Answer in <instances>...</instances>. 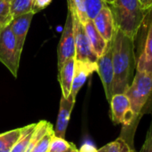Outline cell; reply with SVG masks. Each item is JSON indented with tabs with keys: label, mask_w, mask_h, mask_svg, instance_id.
<instances>
[{
	"label": "cell",
	"mask_w": 152,
	"mask_h": 152,
	"mask_svg": "<svg viewBox=\"0 0 152 152\" xmlns=\"http://www.w3.org/2000/svg\"><path fill=\"white\" fill-rule=\"evenodd\" d=\"M114 86L113 95L125 94L133 82L136 69L134 39L116 28L112 39Z\"/></svg>",
	"instance_id": "obj_1"
},
{
	"label": "cell",
	"mask_w": 152,
	"mask_h": 152,
	"mask_svg": "<svg viewBox=\"0 0 152 152\" xmlns=\"http://www.w3.org/2000/svg\"><path fill=\"white\" fill-rule=\"evenodd\" d=\"M133 114V124L131 129V138L134 135L136 126L142 116L150 112L152 106V75L136 71L132 84L125 91Z\"/></svg>",
	"instance_id": "obj_2"
},
{
	"label": "cell",
	"mask_w": 152,
	"mask_h": 152,
	"mask_svg": "<svg viewBox=\"0 0 152 152\" xmlns=\"http://www.w3.org/2000/svg\"><path fill=\"white\" fill-rule=\"evenodd\" d=\"M109 7L116 28L135 39L148 13L142 10L139 0H115Z\"/></svg>",
	"instance_id": "obj_3"
},
{
	"label": "cell",
	"mask_w": 152,
	"mask_h": 152,
	"mask_svg": "<svg viewBox=\"0 0 152 152\" xmlns=\"http://www.w3.org/2000/svg\"><path fill=\"white\" fill-rule=\"evenodd\" d=\"M22 51L18 47L16 39L10 28L5 26L0 29V62L16 78Z\"/></svg>",
	"instance_id": "obj_4"
},
{
	"label": "cell",
	"mask_w": 152,
	"mask_h": 152,
	"mask_svg": "<svg viewBox=\"0 0 152 152\" xmlns=\"http://www.w3.org/2000/svg\"><path fill=\"white\" fill-rule=\"evenodd\" d=\"M71 9L73 20V31H74V41H75V61H89L97 63L98 56L94 53L90 40L86 35L83 24L80 21L73 9L68 5Z\"/></svg>",
	"instance_id": "obj_5"
},
{
	"label": "cell",
	"mask_w": 152,
	"mask_h": 152,
	"mask_svg": "<svg viewBox=\"0 0 152 152\" xmlns=\"http://www.w3.org/2000/svg\"><path fill=\"white\" fill-rule=\"evenodd\" d=\"M72 58L75 59V41L73 14L68 8L65 28L57 46V69H59L67 60Z\"/></svg>",
	"instance_id": "obj_6"
},
{
	"label": "cell",
	"mask_w": 152,
	"mask_h": 152,
	"mask_svg": "<svg viewBox=\"0 0 152 152\" xmlns=\"http://www.w3.org/2000/svg\"><path fill=\"white\" fill-rule=\"evenodd\" d=\"M113 49L112 40L108 43L107 48L103 54L98 58L97 61V72L102 82L106 98L108 102L113 97V86H114V68H113Z\"/></svg>",
	"instance_id": "obj_7"
},
{
	"label": "cell",
	"mask_w": 152,
	"mask_h": 152,
	"mask_svg": "<svg viewBox=\"0 0 152 152\" xmlns=\"http://www.w3.org/2000/svg\"><path fill=\"white\" fill-rule=\"evenodd\" d=\"M92 21L97 30L108 43L113 39L116 31V26L111 9L108 4H106L100 10Z\"/></svg>",
	"instance_id": "obj_8"
},
{
	"label": "cell",
	"mask_w": 152,
	"mask_h": 152,
	"mask_svg": "<svg viewBox=\"0 0 152 152\" xmlns=\"http://www.w3.org/2000/svg\"><path fill=\"white\" fill-rule=\"evenodd\" d=\"M95 71H97V63L75 61L74 76H73L71 93L68 98L75 100L78 92L82 87L87 78Z\"/></svg>",
	"instance_id": "obj_9"
},
{
	"label": "cell",
	"mask_w": 152,
	"mask_h": 152,
	"mask_svg": "<svg viewBox=\"0 0 152 152\" xmlns=\"http://www.w3.org/2000/svg\"><path fill=\"white\" fill-rule=\"evenodd\" d=\"M74 103H75L74 99H71V98L66 99L63 95H61L60 104H59V112L57 115L56 127L54 129L55 136L65 139L68 123L70 120V116L73 111Z\"/></svg>",
	"instance_id": "obj_10"
},
{
	"label": "cell",
	"mask_w": 152,
	"mask_h": 152,
	"mask_svg": "<svg viewBox=\"0 0 152 152\" xmlns=\"http://www.w3.org/2000/svg\"><path fill=\"white\" fill-rule=\"evenodd\" d=\"M148 32L141 53L136 57V71L152 75V12Z\"/></svg>",
	"instance_id": "obj_11"
},
{
	"label": "cell",
	"mask_w": 152,
	"mask_h": 152,
	"mask_svg": "<svg viewBox=\"0 0 152 152\" xmlns=\"http://www.w3.org/2000/svg\"><path fill=\"white\" fill-rule=\"evenodd\" d=\"M33 16V12H28L22 15L16 16L12 20V21L9 24L10 28L16 39L18 47L21 51L23 50L26 37L30 29V26Z\"/></svg>",
	"instance_id": "obj_12"
},
{
	"label": "cell",
	"mask_w": 152,
	"mask_h": 152,
	"mask_svg": "<svg viewBox=\"0 0 152 152\" xmlns=\"http://www.w3.org/2000/svg\"><path fill=\"white\" fill-rule=\"evenodd\" d=\"M109 103L112 121L115 124H123L125 115L131 111L129 99L125 94H117L113 95Z\"/></svg>",
	"instance_id": "obj_13"
},
{
	"label": "cell",
	"mask_w": 152,
	"mask_h": 152,
	"mask_svg": "<svg viewBox=\"0 0 152 152\" xmlns=\"http://www.w3.org/2000/svg\"><path fill=\"white\" fill-rule=\"evenodd\" d=\"M74 66L75 59L72 58L67 60L58 69V81L60 83L62 95L66 99L69 97L72 89L74 76Z\"/></svg>",
	"instance_id": "obj_14"
},
{
	"label": "cell",
	"mask_w": 152,
	"mask_h": 152,
	"mask_svg": "<svg viewBox=\"0 0 152 152\" xmlns=\"http://www.w3.org/2000/svg\"><path fill=\"white\" fill-rule=\"evenodd\" d=\"M83 27L94 53L97 54L98 57H100L107 48L108 42L103 38V37L97 30L91 20H88L83 24Z\"/></svg>",
	"instance_id": "obj_15"
},
{
	"label": "cell",
	"mask_w": 152,
	"mask_h": 152,
	"mask_svg": "<svg viewBox=\"0 0 152 152\" xmlns=\"http://www.w3.org/2000/svg\"><path fill=\"white\" fill-rule=\"evenodd\" d=\"M36 126H37V123H33L22 127L20 138L15 142V144L13 145L12 151L10 152H27L30 141L36 129Z\"/></svg>",
	"instance_id": "obj_16"
},
{
	"label": "cell",
	"mask_w": 152,
	"mask_h": 152,
	"mask_svg": "<svg viewBox=\"0 0 152 152\" xmlns=\"http://www.w3.org/2000/svg\"><path fill=\"white\" fill-rule=\"evenodd\" d=\"M22 128H16L0 134V152H10L22 134Z\"/></svg>",
	"instance_id": "obj_17"
},
{
	"label": "cell",
	"mask_w": 152,
	"mask_h": 152,
	"mask_svg": "<svg viewBox=\"0 0 152 152\" xmlns=\"http://www.w3.org/2000/svg\"><path fill=\"white\" fill-rule=\"evenodd\" d=\"M34 0H11V13L13 18L28 12H32Z\"/></svg>",
	"instance_id": "obj_18"
},
{
	"label": "cell",
	"mask_w": 152,
	"mask_h": 152,
	"mask_svg": "<svg viewBox=\"0 0 152 152\" xmlns=\"http://www.w3.org/2000/svg\"><path fill=\"white\" fill-rule=\"evenodd\" d=\"M54 136H55L54 128L53 126H51L47 131V133L37 142V143H35V145L29 152H48L50 142Z\"/></svg>",
	"instance_id": "obj_19"
},
{
	"label": "cell",
	"mask_w": 152,
	"mask_h": 152,
	"mask_svg": "<svg viewBox=\"0 0 152 152\" xmlns=\"http://www.w3.org/2000/svg\"><path fill=\"white\" fill-rule=\"evenodd\" d=\"M85 10L89 20H93L100 10L107 4L103 0H84Z\"/></svg>",
	"instance_id": "obj_20"
},
{
	"label": "cell",
	"mask_w": 152,
	"mask_h": 152,
	"mask_svg": "<svg viewBox=\"0 0 152 152\" xmlns=\"http://www.w3.org/2000/svg\"><path fill=\"white\" fill-rule=\"evenodd\" d=\"M13 19L10 1L0 0V29L5 26H8Z\"/></svg>",
	"instance_id": "obj_21"
},
{
	"label": "cell",
	"mask_w": 152,
	"mask_h": 152,
	"mask_svg": "<svg viewBox=\"0 0 152 152\" xmlns=\"http://www.w3.org/2000/svg\"><path fill=\"white\" fill-rule=\"evenodd\" d=\"M72 146V142L65 141V139L54 136L50 142L48 152H65Z\"/></svg>",
	"instance_id": "obj_22"
},
{
	"label": "cell",
	"mask_w": 152,
	"mask_h": 152,
	"mask_svg": "<svg viewBox=\"0 0 152 152\" xmlns=\"http://www.w3.org/2000/svg\"><path fill=\"white\" fill-rule=\"evenodd\" d=\"M69 6H71L73 11L75 12L77 17L79 18L80 21L84 24L89 19L87 17L86 10H85V4L84 0H73L72 4H67Z\"/></svg>",
	"instance_id": "obj_23"
},
{
	"label": "cell",
	"mask_w": 152,
	"mask_h": 152,
	"mask_svg": "<svg viewBox=\"0 0 152 152\" xmlns=\"http://www.w3.org/2000/svg\"><path fill=\"white\" fill-rule=\"evenodd\" d=\"M120 148H121V142H120V138H118L117 140L106 144L105 146L98 150L97 152H120Z\"/></svg>",
	"instance_id": "obj_24"
},
{
	"label": "cell",
	"mask_w": 152,
	"mask_h": 152,
	"mask_svg": "<svg viewBox=\"0 0 152 152\" xmlns=\"http://www.w3.org/2000/svg\"><path fill=\"white\" fill-rule=\"evenodd\" d=\"M140 152H152V119L146 134L145 142L141 149Z\"/></svg>",
	"instance_id": "obj_25"
},
{
	"label": "cell",
	"mask_w": 152,
	"mask_h": 152,
	"mask_svg": "<svg viewBox=\"0 0 152 152\" xmlns=\"http://www.w3.org/2000/svg\"><path fill=\"white\" fill-rule=\"evenodd\" d=\"M51 3H52V0H34L33 6H32V12L35 14L46 9Z\"/></svg>",
	"instance_id": "obj_26"
},
{
	"label": "cell",
	"mask_w": 152,
	"mask_h": 152,
	"mask_svg": "<svg viewBox=\"0 0 152 152\" xmlns=\"http://www.w3.org/2000/svg\"><path fill=\"white\" fill-rule=\"evenodd\" d=\"M120 138V142H121V148H120V152H134V150L133 148L132 145H130L129 143H127L124 139Z\"/></svg>",
	"instance_id": "obj_27"
},
{
	"label": "cell",
	"mask_w": 152,
	"mask_h": 152,
	"mask_svg": "<svg viewBox=\"0 0 152 152\" xmlns=\"http://www.w3.org/2000/svg\"><path fill=\"white\" fill-rule=\"evenodd\" d=\"M141 7L145 12H149L152 10V0H139Z\"/></svg>",
	"instance_id": "obj_28"
},
{
	"label": "cell",
	"mask_w": 152,
	"mask_h": 152,
	"mask_svg": "<svg viewBox=\"0 0 152 152\" xmlns=\"http://www.w3.org/2000/svg\"><path fill=\"white\" fill-rule=\"evenodd\" d=\"M65 152H80L78 150H77V148H76V146L73 144V143H72V146L70 147V149L68 150V151H66Z\"/></svg>",
	"instance_id": "obj_29"
},
{
	"label": "cell",
	"mask_w": 152,
	"mask_h": 152,
	"mask_svg": "<svg viewBox=\"0 0 152 152\" xmlns=\"http://www.w3.org/2000/svg\"><path fill=\"white\" fill-rule=\"evenodd\" d=\"M103 1H104L108 5V4H110V5H111V4L115 2V0H103Z\"/></svg>",
	"instance_id": "obj_30"
},
{
	"label": "cell",
	"mask_w": 152,
	"mask_h": 152,
	"mask_svg": "<svg viewBox=\"0 0 152 152\" xmlns=\"http://www.w3.org/2000/svg\"><path fill=\"white\" fill-rule=\"evenodd\" d=\"M73 2V0H67V3H72Z\"/></svg>",
	"instance_id": "obj_31"
},
{
	"label": "cell",
	"mask_w": 152,
	"mask_h": 152,
	"mask_svg": "<svg viewBox=\"0 0 152 152\" xmlns=\"http://www.w3.org/2000/svg\"><path fill=\"white\" fill-rule=\"evenodd\" d=\"M8 1H11V0H8Z\"/></svg>",
	"instance_id": "obj_32"
}]
</instances>
